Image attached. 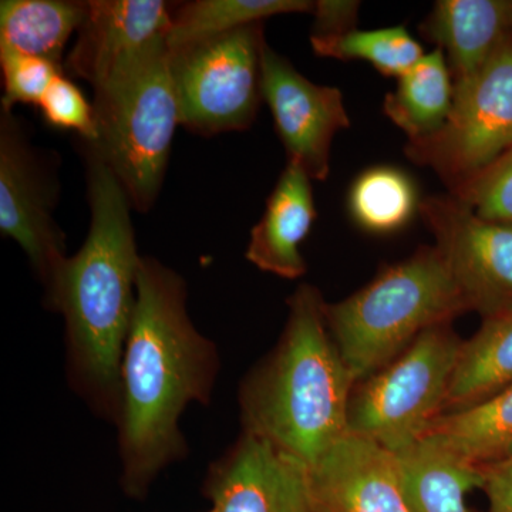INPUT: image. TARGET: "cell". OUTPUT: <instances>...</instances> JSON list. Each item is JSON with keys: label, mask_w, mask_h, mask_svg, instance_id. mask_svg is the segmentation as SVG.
I'll use <instances>...</instances> for the list:
<instances>
[{"label": "cell", "mask_w": 512, "mask_h": 512, "mask_svg": "<svg viewBox=\"0 0 512 512\" xmlns=\"http://www.w3.org/2000/svg\"><path fill=\"white\" fill-rule=\"evenodd\" d=\"M218 355L191 322L187 285L154 258L138 271L137 303L124 349L117 417L123 485L143 494L187 446L180 419L210 400Z\"/></svg>", "instance_id": "6da1fadb"}, {"label": "cell", "mask_w": 512, "mask_h": 512, "mask_svg": "<svg viewBox=\"0 0 512 512\" xmlns=\"http://www.w3.org/2000/svg\"><path fill=\"white\" fill-rule=\"evenodd\" d=\"M89 234L67 256L46 291L62 313L74 387L97 412L117 421L124 349L137 303L138 255L130 198L99 151L82 141Z\"/></svg>", "instance_id": "7a4b0ae2"}, {"label": "cell", "mask_w": 512, "mask_h": 512, "mask_svg": "<svg viewBox=\"0 0 512 512\" xmlns=\"http://www.w3.org/2000/svg\"><path fill=\"white\" fill-rule=\"evenodd\" d=\"M325 303L315 286L296 289L278 345L239 393L244 431L306 467L348 434L356 384L330 335Z\"/></svg>", "instance_id": "3957f363"}, {"label": "cell", "mask_w": 512, "mask_h": 512, "mask_svg": "<svg viewBox=\"0 0 512 512\" xmlns=\"http://www.w3.org/2000/svg\"><path fill=\"white\" fill-rule=\"evenodd\" d=\"M466 312L436 247H421L349 298L325 303L330 335L356 383L392 362L421 333Z\"/></svg>", "instance_id": "277c9868"}, {"label": "cell", "mask_w": 512, "mask_h": 512, "mask_svg": "<svg viewBox=\"0 0 512 512\" xmlns=\"http://www.w3.org/2000/svg\"><path fill=\"white\" fill-rule=\"evenodd\" d=\"M93 90L97 138L90 144L123 185L134 210L150 211L181 126L167 37L148 45Z\"/></svg>", "instance_id": "5b68a950"}, {"label": "cell", "mask_w": 512, "mask_h": 512, "mask_svg": "<svg viewBox=\"0 0 512 512\" xmlns=\"http://www.w3.org/2000/svg\"><path fill=\"white\" fill-rule=\"evenodd\" d=\"M460 336L451 323L421 333L350 396L348 434L397 454L423 439L443 413Z\"/></svg>", "instance_id": "8992f818"}, {"label": "cell", "mask_w": 512, "mask_h": 512, "mask_svg": "<svg viewBox=\"0 0 512 512\" xmlns=\"http://www.w3.org/2000/svg\"><path fill=\"white\" fill-rule=\"evenodd\" d=\"M264 23L171 50L181 126L211 137L252 126L264 100Z\"/></svg>", "instance_id": "52a82bcc"}, {"label": "cell", "mask_w": 512, "mask_h": 512, "mask_svg": "<svg viewBox=\"0 0 512 512\" xmlns=\"http://www.w3.org/2000/svg\"><path fill=\"white\" fill-rule=\"evenodd\" d=\"M512 147V36L466 82L454 84L453 109L444 127L409 141L406 156L429 167L456 190Z\"/></svg>", "instance_id": "ba28073f"}, {"label": "cell", "mask_w": 512, "mask_h": 512, "mask_svg": "<svg viewBox=\"0 0 512 512\" xmlns=\"http://www.w3.org/2000/svg\"><path fill=\"white\" fill-rule=\"evenodd\" d=\"M56 202L52 174L22 124L0 110V232L23 249L46 291L67 258Z\"/></svg>", "instance_id": "9c48e42d"}, {"label": "cell", "mask_w": 512, "mask_h": 512, "mask_svg": "<svg viewBox=\"0 0 512 512\" xmlns=\"http://www.w3.org/2000/svg\"><path fill=\"white\" fill-rule=\"evenodd\" d=\"M468 312L483 318L512 305V222L484 220L454 195L420 201Z\"/></svg>", "instance_id": "30bf717a"}, {"label": "cell", "mask_w": 512, "mask_h": 512, "mask_svg": "<svg viewBox=\"0 0 512 512\" xmlns=\"http://www.w3.org/2000/svg\"><path fill=\"white\" fill-rule=\"evenodd\" d=\"M262 90L288 161L301 165L312 181H325L333 138L350 127L342 92L312 83L269 45L262 59Z\"/></svg>", "instance_id": "8fae6325"}, {"label": "cell", "mask_w": 512, "mask_h": 512, "mask_svg": "<svg viewBox=\"0 0 512 512\" xmlns=\"http://www.w3.org/2000/svg\"><path fill=\"white\" fill-rule=\"evenodd\" d=\"M207 487L214 512H313L308 467L247 431L212 464Z\"/></svg>", "instance_id": "7c38bea8"}, {"label": "cell", "mask_w": 512, "mask_h": 512, "mask_svg": "<svg viewBox=\"0 0 512 512\" xmlns=\"http://www.w3.org/2000/svg\"><path fill=\"white\" fill-rule=\"evenodd\" d=\"M175 6L163 0H87L64 73L93 89L100 86L148 45L167 37Z\"/></svg>", "instance_id": "4fadbf2b"}, {"label": "cell", "mask_w": 512, "mask_h": 512, "mask_svg": "<svg viewBox=\"0 0 512 512\" xmlns=\"http://www.w3.org/2000/svg\"><path fill=\"white\" fill-rule=\"evenodd\" d=\"M308 488L313 512H413L393 454L352 434L308 467Z\"/></svg>", "instance_id": "5bb4252c"}, {"label": "cell", "mask_w": 512, "mask_h": 512, "mask_svg": "<svg viewBox=\"0 0 512 512\" xmlns=\"http://www.w3.org/2000/svg\"><path fill=\"white\" fill-rule=\"evenodd\" d=\"M316 221L312 180L288 161L266 200L264 215L251 231L245 258L261 271L298 279L308 271L301 247Z\"/></svg>", "instance_id": "9a60e30c"}, {"label": "cell", "mask_w": 512, "mask_h": 512, "mask_svg": "<svg viewBox=\"0 0 512 512\" xmlns=\"http://www.w3.org/2000/svg\"><path fill=\"white\" fill-rule=\"evenodd\" d=\"M421 33L447 53L454 84L466 82L512 36V2L439 0Z\"/></svg>", "instance_id": "2e32d148"}, {"label": "cell", "mask_w": 512, "mask_h": 512, "mask_svg": "<svg viewBox=\"0 0 512 512\" xmlns=\"http://www.w3.org/2000/svg\"><path fill=\"white\" fill-rule=\"evenodd\" d=\"M397 478L413 512H473L466 495L483 487L480 468L431 436L393 454Z\"/></svg>", "instance_id": "e0dca14e"}, {"label": "cell", "mask_w": 512, "mask_h": 512, "mask_svg": "<svg viewBox=\"0 0 512 512\" xmlns=\"http://www.w3.org/2000/svg\"><path fill=\"white\" fill-rule=\"evenodd\" d=\"M512 386V305L483 318L480 329L461 342L443 413L487 402Z\"/></svg>", "instance_id": "ac0fdd59"}, {"label": "cell", "mask_w": 512, "mask_h": 512, "mask_svg": "<svg viewBox=\"0 0 512 512\" xmlns=\"http://www.w3.org/2000/svg\"><path fill=\"white\" fill-rule=\"evenodd\" d=\"M396 90L387 94L383 113L409 141L423 140L444 127L454 101V80L443 50L426 53L400 77Z\"/></svg>", "instance_id": "d6986e66"}, {"label": "cell", "mask_w": 512, "mask_h": 512, "mask_svg": "<svg viewBox=\"0 0 512 512\" xmlns=\"http://www.w3.org/2000/svg\"><path fill=\"white\" fill-rule=\"evenodd\" d=\"M86 2L2 0L0 47L63 67L64 49L82 25Z\"/></svg>", "instance_id": "ffe728a7"}, {"label": "cell", "mask_w": 512, "mask_h": 512, "mask_svg": "<svg viewBox=\"0 0 512 512\" xmlns=\"http://www.w3.org/2000/svg\"><path fill=\"white\" fill-rule=\"evenodd\" d=\"M426 436L434 437L478 468L512 458V386L487 402L441 414Z\"/></svg>", "instance_id": "44dd1931"}, {"label": "cell", "mask_w": 512, "mask_h": 512, "mask_svg": "<svg viewBox=\"0 0 512 512\" xmlns=\"http://www.w3.org/2000/svg\"><path fill=\"white\" fill-rule=\"evenodd\" d=\"M308 0H195L175 6L167 35L171 50L262 23L272 16L312 13Z\"/></svg>", "instance_id": "7402d4cb"}, {"label": "cell", "mask_w": 512, "mask_h": 512, "mask_svg": "<svg viewBox=\"0 0 512 512\" xmlns=\"http://www.w3.org/2000/svg\"><path fill=\"white\" fill-rule=\"evenodd\" d=\"M348 202L353 221L373 234L399 231L420 208L412 178L389 165L360 174L350 188Z\"/></svg>", "instance_id": "603a6c76"}, {"label": "cell", "mask_w": 512, "mask_h": 512, "mask_svg": "<svg viewBox=\"0 0 512 512\" xmlns=\"http://www.w3.org/2000/svg\"><path fill=\"white\" fill-rule=\"evenodd\" d=\"M313 52L320 57L352 62L360 60L387 77L400 79L426 55L404 26L375 30L355 29L335 37H311Z\"/></svg>", "instance_id": "cb8c5ba5"}, {"label": "cell", "mask_w": 512, "mask_h": 512, "mask_svg": "<svg viewBox=\"0 0 512 512\" xmlns=\"http://www.w3.org/2000/svg\"><path fill=\"white\" fill-rule=\"evenodd\" d=\"M0 70H2L3 97L2 110L13 111L18 104H33L39 107L40 101L50 84L63 67L13 50L0 47Z\"/></svg>", "instance_id": "d4e9b609"}, {"label": "cell", "mask_w": 512, "mask_h": 512, "mask_svg": "<svg viewBox=\"0 0 512 512\" xmlns=\"http://www.w3.org/2000/svg\"><path fill=\"white\" fill-rule=\"evenodd\" d=\"M451 195L484 220L512 222V147Z\"/></svg>", "instance_id": "484cf974"}, {"label": "cell", "mask_w": 512, "mask_h": 512, "mask_svg": "<svg viewBox=\"0 0 512 512\" xmlns=\"http://www.w3.org/2000/svg\"><path fill=\"white\" fill-rule=\"evenodd\" d=\"M39 109L43 119L57 130L73 131L80 140L93 143L97 138L93 103L66 73L59 74L50 84Z\"/></svg>", "instance_id": "4316f807"}, {"label": "cell", "mask_w": 512, "mask_h": 512, "mask_svg": "<svg viewBox=\"0 0 512 512\" xmlns=\"http://www.w3.org/2000/svg\"><path fill=\"white\" fill-rule=\"evenodd\" d=\"M360 2L355 0H318L313 2L311 37H335L357 29Z\"/></svg>", "instance_id": "83f0119b"}, {"label": "cell", "mask_w": 512, "mask_h": 512, "mask_svg": "<svg viewBox=\"0 0 512 512\" xmlns=\"http://www.w3.org/2000/svg\"><path fill=\"white\" fill-rule=\"evenodd\" d=\"M480 470L483 473L481 490L487 495L490 512H512V458Z\"/></svg>", "instance_id": "f1b7e54d"}, {"label": "cell", "mask_w": 512, "mask_h": 512, "mask_svg": "<svg viewBox=\"0 0 512 512\" xmlns=\"http://www.w3.org/2000/svg\"><path fill=\"white\" fill-rule=\"evenodd\" d=\"M210 512H214V510H212V508H211V511H210Z\"/></svg>", "instance_id": "f546056e"}]
</instances>
